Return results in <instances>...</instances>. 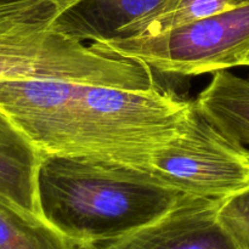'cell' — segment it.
Instances as JSON below:
<instances>
[{
	"label": "cell",
	"mask_w": 249,
	"mask_h": 249,
	"mask_svg": "<svg viewBox=\"0 0 249 249\" xmlns=\"http://www.w3.org/2000/svg\"><path fill=\"white\" fill-rule=\"evenodd\" d=\"M191 101L160 88L129 90L58 80H2L0 109L43 155L143 168L177 138Z\"/></svg>",
	"instance_id": "obj_1"
},
{
	"label": "cell",
	"mask_w": 249,
	"mask_h": 249,
	"mask_svg": "<svg viewBox=\"0 0 249 249\" xmlns=\"http://www.w3.org/2000/svg\"><path fill=\"white\" fill-rule=\"evenodd\" d=\"M185 195L143 168L112 160L44 155L38 173L41 216L73 245L138 230L165 215Z\"/></svg>",
	"instance_id": "obj_2"
},
{
	"label": "cell",
	"mask_w": 249,
	"mask_h": 249,
	"mask_svg": "<svg viewBox=\"0 0 249 249\" xmlns=\"http://www.w3.org/2000/svg\"><path fill=\"white\" fill-rule=\"evenodd\" d=\"M78 1L0 2V82L58 80L129 90L157 87L145 63L85 45L53 28L57 17Z\"/></svg>",
	"instance_id": "obj_3"
},
{
	"label": "cell",
	"mask_w": 249,
	"mask_h": 249,
	"mask_svg": "<svg viewBox=\"0 0 249 249\" xmlns=\"http://www.w3.org/2000/svg\"><path fill=\"white\" fill-rule=\"evenodd\" d=\"M160 73L199 75L242 66L249 53V4L151 36L90 43Z\"/></svg>",
	"instance_id": "obj_4"
},
{
	"label": "cell",
	"mask_w": 249,
	"mask_h": 249,
	"mask_svg": "<svg viewBox=\"0 0 249 249\" xmlns=\"http://www.w3.org/2000/svg\"><path fill=\"white\" fill-rule=\"evenodd\" d=\"M143 169L181 194L224 199L249 185V150L214 125L191 101L181 133Z\"/></svg>",
	"instance_id": "obj_5"
},
{
	"label": "cell",
	"mask_w": 249,
	"mask_h": 249,
	"mask_svg": "<svg viewBox=\"0 0 249 249\" xmlns=\"http://www.w3.org/2000/svg\"><path fill=\"white\" fill-rule=\"evenodd\" d=\"M223 199L185 195L158 220L135 231L75 249H240L218 220Z\"/></svg>",
	"instance_id": "obj_6"
},
{
	"label": "cell",
	"mask_w": 249,
	"mask_h": 249,
	"mask_svg": "<svg viewBox=\"0 0 249 249\" xmlns=\"http://www.w3.org/2000/svg\"><path fill=\"white\" fill-rule=\"evenodd\" d=\"M43 156L0 109V197L40 218L38 173Z\"/></svg>",
	"instance_id": "obj_7"
},
{
	"label": "cell",
	"mask_w": 249,
	"mask_h": 249,
	"mask_svg": "<svg viewBox=\"0 0 249 249\" xmlns=\"http://www.w3.org/2000/svg\"><path fill=\"white\" fill-rule=\"evenodd\" d=\"M162 0H79L57 17L53 28L85 43L118 36L130 22L143 16Z\"/></svg>",
	"instance_id": "obj_8"
},
{
	"label": "cell",
	"mask_w": 249,
	"mask_h": 249,
	"mask_svg": "<svg viewBox=\"0 0 249 249\" xmlns=\"http://www.w3.org/2000/svg\"><path fill=\"white\" fill-rule=\"evenodd\" d=\"M195 102L223 133L249 145V77L218 71Z\"/></svg>",
	"instance_id": "obj_9"
},
{
	"label": "cell",
	"mask_w": 249,
	"mask_h": 249,
	"mask_svg": "<svg viewBox=\"0 0 249 249\" xmlns=\"http://www.w3.org/2000/svg\"><path fill=\"white\" fill-rule=\"evenodd\" d=\"M248 4L249 0H162L155 9L124 27L117 38L157 36L175 27Z\"/></svg>",
	"instance_id": "obj_10"
},
{
	"label": "cell",
	"mask_w": 249,
	"mask_h": 249,
	"mask_svg": "<svg viewBox=\"0 0 249 249\" xmlns=\"http://www.w3.org/2000/svg\"><path fill=\"white\" fill-rule=\"evenodd\" d=\"M0 249H75L43 218L0 197Z\"/></svg>",
	"instance_id": "obj_11"
},
{
	"label": "cell",
	"mask_w": 249,
	"mask_h": 249,
	"mask_svg": "<svg viewBox=\"0 0 249 249\" xmlns=\"http://www.w3.org/2000/svg\"><path fill=\"white\" fill-rule=\"evenodd\" d=\"M218 220L240 249H249V185L221 201Z\"/></svg>",
	"instance_id": "obj_12"
},
{
	"label": "cell",
	"mask_w": 249,
	"mask_h": 249,
	"mask_svg": "<svg viewBox=\"0 0 249 249\" xmlns=\"http://www.w3.org/2000/svg\"><path fill=\"white\" fill-rule=\"evenodd\" d=\"M242 66H247V67H249V53L247 55V57L245 58V61H243Z\"/></svg>",
	"instance_id": "obj_13"
},
{
	"label": "cell",
	"mask_w": 249,
	"mask_h": 249,
	"mask_svg": "<svg viewBox=\"0 0 249 249\" xmlns=\"http://www.w3.org/2000/svg\"><path fill=\"white\" fill-rule=\"evenodd\" d=\"M9 1H16V0H0V2H9Z\"/></svg>",
	"instance_id": "obj_14"
}]
</instances>
